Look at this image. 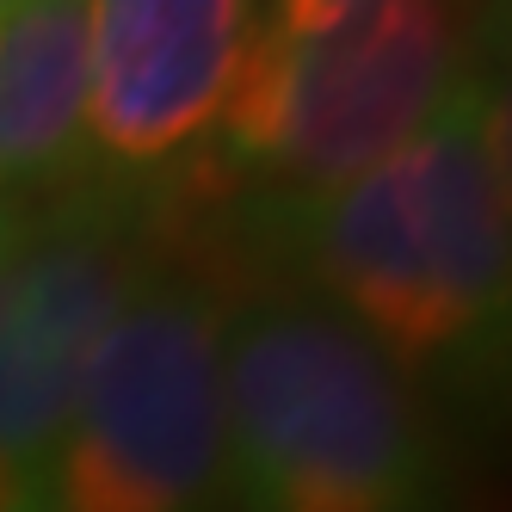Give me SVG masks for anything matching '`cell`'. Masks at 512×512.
<instances>
[{"label":"cell","mask_w":512,"mask_h":512,"mask_svg":"<svg viewBox=\"0 0 512 512\" xmlns=\"http://www.w3.org/2000/svg\"><path fill=\"white\" fill-rule=\"evenodd\" d=\"M19 210H25V204H0V253H7V241H13V229H19Z\"/></svg>","instance_id":"9"},{"label":"cell","mask_w":512,"mask_h":512,"mask_svg":"<svg viewBox=\"0 0 512 512\" xmlns=\"http://www.w3.org/2000/svg\"><path fill=\"white\" fill-rule=\"evenodd\" d=\"M93 173L87 155V7H0V204L50 198Z\"/></svg>","instance_id":"7"},{"label":"cell","mask_w":512,"mask_h":512,"mask_svg":"<svg viewBox=\"0 0 512 512\" xmlns=\"http://www.w3.org/2000/svg\"><path fill=\"white\" fill-rule=\"evenodd\" d=\"M253 7L241 0H105L87 7V155L149 173L216 124Z\"/></svg>","instance_id":"6"},{"label":"cell","mask_w":512,"mask_h":512,"mask_svg":"<svg viewBox=\"0 0 512 512\" xmlns=\"http://www.w3.org/2000/svg\"><path fill=\"white\" fill-rule=\"evenodd\" d=\"M475 130L512 204V7L475 13Z\"/></svg>","instance_id":"8"},{"label":"cell","mask_w":512,"mask_h":512,"mask_svg":"<svg viewBox=\"0 0 512 512\" xmlns=\"http://www.w3.org/2000/svg\"><path fill=\"white\" fill-rule=\"evenodd\" d=\"M229 303V278H216L198 216L173 186V241L87 364L44 512H223Z\"/></svg>","instance_id":"4"},{"label":"cell","mask_w":512,"mask_h":512,"mask_svg":"<svg viewBox=\"0 0 512 512\" xmlns=\"http://www.w3.org/2000/svg\"><path fill=\"white\" fill-rule=\"evenodd\" d=\"M173 241V192L81 173L19 210L0 253V512H44L87 364Z\"/></svg>","instance_id":"5"},{"label":"cell","mask_w":512,"mask_h":512,"mask_svg":"<svg viewBox=\"0 0 512 512\" xmlns=\"http://www.w3.org/2000/svg\"><path fill=\"white\" fill-rule=\"evenodd\" d=\"M235 235L340 309L438 420H512V204L475 130V81L358 186Z\"/></svg>","instance_id":"1"},{"label":"cell","mask_w":512,"mask_h":512,"mask_svg":"<svg viewBox=\"0 0 512 512\" xmlns=\"http://www.w3.org/2000/svg\"><path fill=\"white\" fill-rule=\"evenodd\" d=\"M475 81V13L420 0L253 7L216 112V173L186 192L223 229L321 204L432 130Z\"/></svg>","instance_id":"2"},{"label":"cell","mask_w":512,"mask_h":512,"mask_svg":"<svg viewBox=\"0 0 512 512\" xmlns=\"http://www.w3.org/2000/svg\"><path fill=\"white\" fill-rule=\"evenodd\" d=\"M223 426V512H438V414L309 290L266 284L229 303Z\"/></svg>","instance_id":"3"}]
</instances>
